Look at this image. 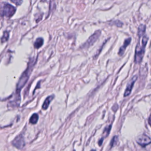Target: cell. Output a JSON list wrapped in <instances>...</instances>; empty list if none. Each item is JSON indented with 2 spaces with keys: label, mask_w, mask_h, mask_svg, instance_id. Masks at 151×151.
<instances>
[{
  "label": "cell",
  "mask_w": 151,
  "mask_h": 151,
  "mask_svg": "<svg viewBox=\"0 0 151 151\" xmlns=\"http://www.w3.org/2000/svg\"><path fill=\"white\" fill-rule=\"evenodd\" d=\"M148 41V38L147 36H144L142 40V44H138L136 48L135 55H134V61L136 63H139L142 60L143 57L145 54V46L147 44Z\"/></svg>",
  "instance_id": "obj_1"
},
{
  "label": "cell",
  "mask_w": 151,
  "mask_h": 151,
  "mask_svg": "<svg viewBox=\"0 0 151 151\" xmlns=\"http://www.w3.org/2000/svg\"><path fill=\"white\" fill-rule=\"evenodd\" d=\"M33 66H34V64L32 63V64L28 65L27 70L21 75L17 86V95H19V92L21 89L25 86V84L27 82V80L29 78V77L31 73V70Z\"/></svg>",
  "instance_id": "obj_2"
},
{
  "label": "cell",
  "mask_w": 151,
  "mask_h": 151,
  "mask_svg": "<svg viewBox=\"0 0 151 151\" xmlns=\"http://www.w3.org/2000/svg\"><path fill=\"white\" fill-rule=\"evenodd\" d=\"M16 9L9 4L4 2L0 5V15L8 18L11 17L15 12Z\"/></svg>",
  "instance_id": "obj_3"
},
{
  "label": "cell",
  "mask_w": 151,
  "mask_h": 151,
  "mask_svg": "<svg viewBox=\"0 0 151 151\" xmlns=\"http://www.w3.org/2000/svg\"><path fill=\"white\" fill-rule=\"evenodd\" d=\"M100 33H101V32L100 30L96 31L93 34H92L88 38V39L86 41V42L82 45L81 48H87L90 47V46L93 45L94 44V43L97 40L99 36L100 35Z\"/></svg>",
  "instance_id": "obj_4"
},
{
  "label": "cell",
  "mask_w": 151,
  "mask_h": 151,
  "mask_svg": "<svg viewBox=\"0 0 151 151\" xmlns=\"http://www.w3.org/2000/svg\"><path fill=\"white\" fill-rule=\"evenodd\" d=\"M150 142V138L145 134H142L139 136L137 139V143L142 147H145L146 146L149 145Z\"/></svg>",
  "instance_id": "obj_5"
},
{
  "label": "cell",
  "mask_w": 151,
  "mask_h": 151,
  "mask_svg": "<svg viewBox=\"0 0 151 151\" xmlns=\"http://www.w3.org/2000/svg\"><path fill=\"white\" fill-rule=\"evenodd\" d=\"M137 75H135L130 80V81L127 84V86L126 88V90H125V91H124V97H126V96H129V94H130L131 91H132V90L133 87V86L134 84V83L136 82V81L137 80Z\"/></svg>",
  "instance_id": "obj_6"
},
{
  "label": "cell",
  "mask_w": 151,
  "mask_h": 151,
  "mask_svg": "<svg viewBox=\"0 0 151 151\" xmlns=\"http://www.w3.org/2000/svg\"><path fill=\"white\" fill-rule=\"evenodd\" d=\"M12 145L18 149H22L25 146V142L23 136L22 135L17 136L12 141Z\"/></svg>",
  "instance_id": "obj_7"
},
{
  "label": "cell",
  "mask_w": 151,
  "mask_h": 151,
  "mask_svg": "<svg viewBox=\"0 0 151 151\" xmlns=\"http://www.w3.org/2000/svg\"><path fill=\"white\" fill-rule=\"evenodd\" d=\"M130 41H131V38H127L124 40L123 45L119 49V55H122L123 54L126 47L130 44Z\"/></svg>",
  "instance_id": "obj_8"
},
{
  "label": "cell",
  "mask_w": 151,
  "mask_h": 151,
  "mask_svg": "<svg viewBox=\"0 0 151 151\" xmlns=\"http://www.w3.org/2000/svg\"><path fill=\"white\" fill-rule=\"evenodd\" d=\"M54 96L52 95V96H48V97H47V98H46V99L45 100V101H44V103H43V104H42V109L43 110H46L48 107V106H49V104H50V102L52 100V99H54Z\"/></svg>",
  "instance_id": "obj_9"
},
{
  "label": "cell",
  "mask_w": 151,
  "mask_h": 151,
  "mask_svg": "<svg viewBox=\"0 0 151 151\" xmlns=\"http://www.w3.org/2000/svg\"><path fill=\"white\" fill-rule=\"evenodd\" d=\"M43 42H44V40L42 38H38L36 40V41H35V43H34V47L35 48H40L42 44H43Z\"/></svg>",
  "instance_id": "obj_10"
},
{
  "label": "cell",
  "mask_w": 151,
  "mask_h": 151,
  "mask_svg": "<svg viewBox=\"0 0 151 151\" xmlns=\"http://www.w3.org/2000/svg\"><path fill=\"white\" fill-rule=\"evenodd\" d=\"M38 120V115L37 113H34L31 116L29 119V122L31 124H36Z\"/></svg>",
  "instance_id": "obj_11"
},
{
  "label": "cell",
  "mask_w": 151,
  "mask_h": 151,
  "mask_svg": "<svg viewBox=\"0 0 151 151\" xmlns=\"http://www.w3.org/2000/svg\"><path fill=\"white\" fill-rule=\"evenodd\" d=\"M146 26L145 25H140L138 28V35L139 37H141L145 32Z\"/></svg>",
  "instance_id": "obj_12"
},
{
  "label": "cell",
  "mask_w": 151,
  "mask_h": 151,
  "mask_svg": "<svg viewBox=\"0 0 151 151\" xmlns=\"http://www.w3.org/2000/svg\"><path fill=\"white\" fill-rule=\"evenodd\" d=\"M111 128V125H109V126H107L106 127H105V129L103 130V138H105V137L108 136V135L110 133Z\"/></svg>",
  "instance_id": "obj_13"
},
{
  "label": "cell",
  "mask_w": 151,
  "mask_h": 151,
  "mask_svg": "<svg viewBox=\"0 0 151 151\" xmlns=\"http://www.w3.org/2000/svg\"><path fill=\"white\" fill-rule=\"evenodd\" d=\"M9 38V33L8 31H4L2 37L1 38V42H4L5 41H6L8 40Z\"/></svg>",
  "instance_id": "obj_14"
},
{
  "label": "cell",
  "mask_w": 151,
  "mask_h": 151,
  "mask_svg": "<svg viewBox=\"0 0 151 151\" xmlns=\"http://www.w3.org/2000/svg\"><path fill=\"white\" fill-rule=\"evenodd\" d=\"M117 141H118V137L117 136H114L110 142V147H113L117 143Z\"/></svg>",
  "instance_id": "obj_15"
},
{
  "label": "cell",
  "mask_w": 151,
  "mask_h": 151,
  "mask_svg": "<svg viewBox=\"0 0 151 151\" xmlns=\"http://www.w3.org/2000/svg\"><path fill=\"white\" fill-rule=\"evenodd\" d=\"M11 1L17 5H19L21 4L22 0H11Z\"/></svg>",
  "instance_id": "obj_16"
},
{
  "label": "cell",
  "mask_w": 151,
  "mask_h": 151,
  "mask_svg": "<svg viewBox=\"0 0 151 151\" xmlns=\"http://www.w3.org/2000/svg\"><path fill=\"white\" fill-rule=\"evenodd\" d=\"M103 138H101L100 140H99V146H101V144H102V143H103Z\"/></svg>",
  "instance_id": "obj_17"
},
{
  "label": "cell",
  "mask_w": 151,
  "mask_h": 151,
  "mask_svg": "<svg viewBox=\"0 0 151 151\" xmlns=\"http://www.w3.org/2000/svg\"><path fill=\"white\" fill-rule=\"evenodd\" d=\"M150 116H149V124H150Z\"/></svg>",
  "instance_id": "obj_18"
}]
</instances>
